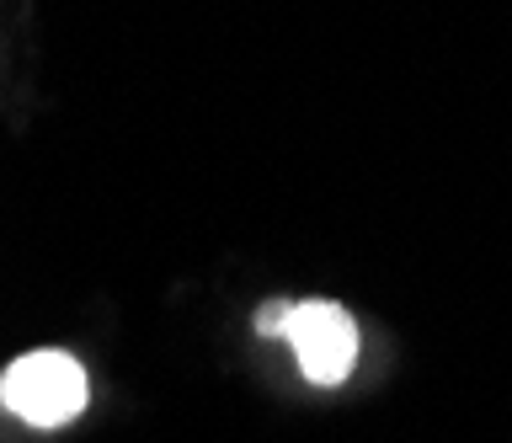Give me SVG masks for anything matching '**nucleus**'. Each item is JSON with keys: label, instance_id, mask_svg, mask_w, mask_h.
Listing matches in <instances>:
<instances>
[{"label": "nucleus", "instance_id": "obj_2", "mask_svg": "<svg viewBox=\"0 0 512 443\" xmlns=\"http://www.w3.org/2000/svg\"><path fill=\"white\" fill-rule=\"evenodd\" d=\"M86 401H91V379L59 347L22 353L0 374V406L16 411L27 427H64L86 411Z\"/></svg>", "mask_w": 512, "mask_h": 443}, {"label": "nucleus", "instance_id": "obj_1", "mask_svg": "<svg viewBox=\"0 0 512 443\" xmlns=\"http://www.w3.org/2000/svg\"><path fill=\"white\" fill-rule=\"evenodd\" d=\"M256 326L294 347L304 379L315 385H342L358 369V321L336 299H299V305H272Z\"/></svg>", "mask_w": 512, "mask_h": 443}]
</instances>
